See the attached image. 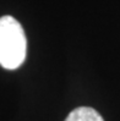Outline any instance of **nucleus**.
Returning <instances> with one entry per match:
<instances>
[{"label": "nucleus", "instance_id": "f257e3e1", "mask_svg": "<svg viewBox=\"0 0 120 121\" xmlns=\"http://www.w3.org/2000/svg\"><path fill=\"white\" fill-rule=\"evenodd\" d=\"M27 54L26 34L21 23L12 16L0 17V66L16 70Z\"/></svg>", "mask_w": 120, "mask_h": 121}, {"label": "nucleus", "instance_id": "f03ea898", "mask_svg": "<svg viewBox=\"0 0 120 121\" xmlns=\"http://www.w3.org/2000/svg\"><path fill=\"white\" fill-rule=\"evenodd\" d=\"M65 121H104L101 114L93 108L88 106H80L74 109L67 115Z\"/></svg>", "mask_w": 120, "mask_h": 121}]
</instances>
